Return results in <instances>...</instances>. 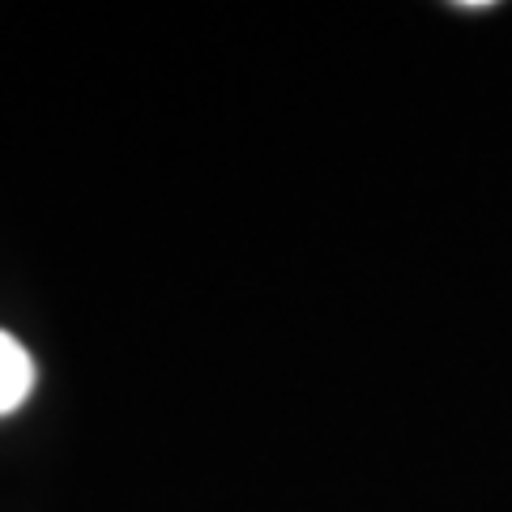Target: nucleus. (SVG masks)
I'll return each mask as SVG.
<instances>
[{
	"mask_svg": "<svg viewBox=\"0 0 512 512\" xmlns=\"http://www.w3.org/2000/svg\"><path fill=\"white\" fill-rule=\"evenodd\" d=\"M30 393H35V359L13 333L0 329V419L22 410Z\"/></svg>",
	"mask_w": 512,
	"mask_h": 512,
	"instance_id": "obj_1",
	"label": "nucleus"
}]
</instances>
